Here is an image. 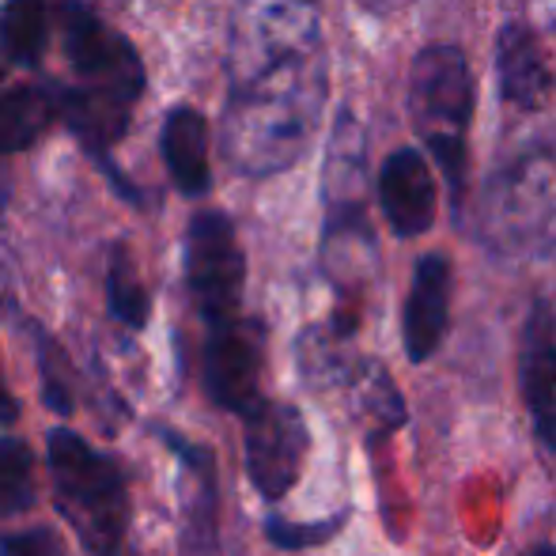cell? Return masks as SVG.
<instances>
[{
	"instance_id": "44dd1931",
	"label": "cell",
	"mask_w": 556,
	"mask_h": 556,
	"mask_svg": "<svg viewBox=\"0 0 556 556\" xmlns=\"http://www.w3.org/2000/svg\"><path fill=\"white\" fill-rule=\"evenodd\" d=\"M0 556H68L61 538L46 527L23 530V534H8L0 542Z\"/></svg>"
},
{
	"instance_id": "8fae6325",
	"label": "cell",
	"mask_w": 556,
	"mask_h": 556,
	"mask_svg": "<svg viewBox=\"0 0 556 556\" xmlns=\"http://www.w3.org/2000/svg\"><path fill=\"white\" fill-rule=\"evenodd\" d=\"M379 205L390 231L417 239L435 220V178L417 148H397L379 167Z\"/></svg>"
},
{
	"instance_id": "7402d4cb",
	"label": "cell",
	"mask_w": 556,
	"mask_h": 556,
	"mask_svg": "<svg viewBox=\"0 0 556 556\" xmlns=\"http://www.w3.org/2000/svg\"><path fill=\"white\" fill-rule=\"evenodd\" d=\"M20 417V402L12 397V390L4 387V371H0V425H12Z\"/></svg>"
},
{
	"instance_id": "6da1fadb",
	"label": "cell",
	"mask_w": 556,
	"mask_h": 556,
	"mask_svg": "<svg viewBox=\"0 0 556 556\" xmlns=\"http://www.w3.org/2000/svg\"><path fill=\"white\" fill-rule=\"evenodd\" d=\"M326 53L292 61L247 84H231L220 144L239 175L269 178L300 163L323 122Z\"/></svg>"
},
{
	"instance_id": "5b68a950",
	"label": "cell",
	"mask_w": 556,
	"mask_h": 556,
	"mask_svg": "<svg viewBox=\"0 0 556 556\" xmlns=\"http://www.w3.org/2000/svg\"><path fill=\"white\" fill-rule=\"evenodd\" d=\"M315 53H323V0H235L227 30L231 84Z\"/></svg>"
},
{
	"instance_id": "2e32d148",
	"label": "cell",
	"mask_w": 556,
	"mask_h": 556,
	"mask_svg": "<svg viewBox=\"0 0 556 556\" xmlns=\"http://www.w3.org/2000/svg\"><path fill=\"white\" fill-rule=\"evenodd\" d=\"M50 38L46 0H4L0 8V53L12 65H38Z\"/></svg>"
},
{
	"instance_id": "603a6c76",
	"label": "cell",
	"mask_w": 556,
	"mask_h": 556,
	"mask_svg": "<svg viewBox=\"0 0 556 556\" xmlns=\"http://www.w3.org/2000/svg\"><path fill=\"white\" fill-rule=\"evenodd\" d=\"M530 556H556V549H534Z\"/></svg>"
},
{
	"instance_id": "52a82bcc",
	"label": "cell",
	"mask_w": 556,
	"mask_h": 556,
	"mask_svg": "<svg viewBox=\"0 0 556 556\" xmlns=\"http://www.w3.org/2000/svg\"><path fill=\"white\" fill-rule=\"evenodd\" d=\"M205 352H201V371L205 390L220 409L247 417L250 409L265 402L262 397V359H265V333L254 318H231L220 326H205Z\"/></svg>"
},
{
	"instance_id": "8992f818",
	"label": "cell",
	"mask_w": 556,
	"mask_h": 556,
	"mask_svg": "<svg viewBox=\"0 0 556 556\" xmlns=\"http://www.w3.org/2000/svg\"><path fill=\"white\" fill-rule=\"evenodd\" d=\"M186 280L205 326H220L242 315V285H247V257H242L235 224L224 213L208 208L190 220L186 231Z\"/></svg>"
},
{
	"instance_id": "30bf717a",
	"label": "cell",
	"mask_w": 556,
	"mask_h": 556,
	"mask_svg": "<svg viewBox=\"0 0 556 556\" xmlns=\"http://www.w3.org/2000/svg\"><path fill=\"white\" fill-rule=\"evenodd\" d=\"M519 379L538 443L556 458V311L545 300H534L522 323Z\"/></svg>"
},
{
	"instance_id": "277c9868",
	"label": "cell",
	"mask_w": 556,
	"mask_h": 556,
	"mask_svg": "<svg viewBox=\"0 0 556 556\" xmlns=\"http://www.w3.org/2000/svg\"><path fill=\"white\" fill-rule=\"evenodd\" d=\"M50 469L65 519L96 556H129V492L106 454L68 428L50 432Z\"/></svg>"
},
{
	"instance_id": "d6986e66",
	"label": "cell",
	"mask_w": 556,
	"mask_h": 556,
	"mask_svg": "<svg viewBox=\"0 0 556 556\" xmlns=\"http://www.w3.org/2000/svg\"><path fill=\"white\" fill-rule=\"evenodd\" d=\"M35 454L23 440H0V515H20L35 504Z\"/></svg>"
},
{
	"instance_id": "ac0fdd59",
	"label": "cell",
	"mask_w": 556,
	"mask_h": 556,
	"mask_svg": "<svg viewBox=\"0 0 556 556\" xmlns=\"http://www.w3.org/2000/svg\"><path fill=\"white\" fill-rule=\"evenodd\" d=\"M106 300H111V315L129 330H144L148 318H152V300H148L144 285L137 280L125 247L114 250L111 257V277H106Z\"/></svg>"
},
{
	"instance_id": "9a60e30c",
	"label": "cell",
	"mask_w": 556,
	"mask_h": 556,
	"mask_svg": "<svg viewBox=\"0 0 556 556\" xmlns=\"http://www.w3.org/2000/svg\"><path fill=\"white\" fill-rule=\"evenodd\" d=\"M163 163L182 193L201 198L213 186V163H208V122L193 106H175L163 122Z\"/></svg>"
},
{
	"instance_id": "ba28073f",
	"label": "cell",
	"mask_w": 556,
	"mask_h": 556,
	"mask_svg": "<svg viewBox=\"0 0 556 556\" xmlns=\"http://www.w3.org/2000/svg\"><path fill=\"white\" fill-rule=\"evenodd\" d=\"M247 473L265 500H285L307 458V425L285 402H262L247 417Z\"/></svg>"
},
{
	"instance_id": "5bb4252c",
	"label": "cell",
	"mask_w": 556,
	"mask_h": 556,
	"mask_svg": "<svg viewBox=\"0 0 556 556\" xmlns=\"http://www.w3.org/2000/svg\"><path fill=\"white\" fill-rule=\"evenodd\" d=\"M129 96L114 88H53V106L58 117L88 144L96 160H103L106 148L122 140L125 125H129Z\"/></svg>"
},
{
	"instance_id": "7a4b0ae2",
	"label": "cell",
	"mask_w": 556,
	"mask_h": 556,
	"mask_svg": "<svg viewBox=\"0 0 556 556\" xmlns=\"http://www.w3.org/2000/svg\"><path fill=\"white\" fill-rule=\"evenodd\" d=\"M477 231L504 257L556 254V148H527L489 178Z\"/></svg>"
},
{
	"instance_id": "e0dca14e",
	"label": "cell",
	"mask_w": 556,
	"mask_h": 556,
	"mask_svg": "<svg viewBox=\"0 0 556 556\" xmlns=\"http://www.w3.org/2000/svg\"><path fill=\"white\" fill-rule=\"evenodd\" d=\"M53 114H58L53 91L50 96L38 88L4 91V96H0V155L23 152V148L35 144V140L42 137L46 125H50Z\"/></svg>"
},
{
	"instance_id": "9c48e42d",
	"label": "cell",
	"mask_w": 556,
	"mask_h": 556,
	"mask_svg": "<svg viewBox=\"0 0 556 556\" xmlns=\"http://www.w3.org/2000/svg\"><path fill=\"white\" fill-rule=\"evenodd\" d=\"M61 30H65V50L68 61L76 65V73L91 76L103 88H114L129 99H137L144 91V65H140L137 50L117 30L106 27L88 4L65 0Z\"/></svg>"
},
{
	"instance_id": "4fadbf2b",
	"label": "cell",
	"mask_w": 556,
	"mask_h": 556,
	"mask_svg": "<svg viewBox=\"0 0 556 556\" xmlns=\"http://www.w3.org/2000/svg\"><path fill=\"white\" fill-rule=\"evenodd\" d=\"M496 84L504 103L538 111L549 99V65L527 23H507L496 35Z\"/></svg>"
},
{
	"instance_id": "7c38bea8",
	"label": "cell",
	"mask_w": 556,
	"mask_h": 556,
	"mask_svg": "<svg viewBox=\"0 0 556 556\" xmlns=\"http://www.w3.org/2000/svg\"><path fill=\"white\" fill-rule=\"evenodd\" d=\"M446 318H451V262L443 254H425L413 269L402 311V341L413 364H425L440 352Z\"/></svg>"
},
{
	"instance_id": "ffe728a7",
	"label": "cell",
	"mask_w": 556,
	"mask_h": 556,
	"mask_svg": "<svg viewBox=\"0 0 556 556\" xmlns=\"http://www.w3.org/2000/svg\"><path fill=\"white\" fill-rule=\"evenodd\" d=\"M344 515H333L326 522H285V519H269L265 522V534H269L273 545L280 549H307V545L330 542L333 530H341Z\"/></svg>"
},
{
	"instance_id": "3957f363",
	"label": "cell",
	"mask_w": 556,
	"mask_h": 556,
	"mask_svg": "<svg viewBox=\"0 0 556 556\" xmlns=\"http://www.w3.org/2000/svg\"><path fill=\"white\" fill-rule=\"evenodd\" d=\"M473 117V73L458 46H428L409 68V122L440 167L451 205L466 198V132Z\"/></svg>"
}]
</instances>
